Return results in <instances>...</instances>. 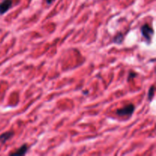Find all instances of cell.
<instances>
[{
	"instance_id": "5",
	"label": "cell",
	"mask_w": 156,
	"mask_h": 156,
	"mask_svg": "<svg viewBox=\"0 0 156 156\" xmlns=\"http://www.w3.org/2000/svg\"><path fill=\"white\" fill-rule=\"evenodd\" d=\"M27 152V145H23L22 146L19 148L17 151H15L13 153H11L12 155H23L24 154H26V152Z\"/></svg>"
},
{
	"instance_id": "1",
	"label": "cell",
	"mask_w": 156,
	"mask_h": 156,
	"mask_svg": "<svg viewBox=\"0 0 156 156\" xmlns=\"http://www.w3.org/2000/svg\"><path fill=\"white\" fill-rule=\"evenodd\" d=\"M134 111H135V106L133 104H129V105H126L124 108L118 109L116 111V114L119 116H131L133 114Z\"/></svg>"
},
{
	"instance_id": "6",
	"label": "cell",
	"mask_w": 156,
	"mask_h": 156,
	"mask_svg": "<svg viewBox=\"0 0 156 156\" xmlns=\"http://www.w3.org/2000/svg\"><path fill=\"white\" fill-rule=\"evenodd\" d=\"M123 41V34L122 33H119L114 37V41H114L115 44H122Z\"/></svg>"
},
{
	"instance_id": "9",
	"label": "cell",
	"mask_w": 156,
	"mask_h": 156,
	"mask_svg": "<svg viewBox=\"0 0 156 156\" xmlns=\"http://www.w3.org/2000/svg\"><path fill=\"white\" fill-rule=\"evenodd\" d=\"M54 1L55 0H46V2H47V5H51Z\"/></svg>"
},
{
	"instance_id": "7",
	"label": "cell",
	"mask_w": 156,
	"mask_h": 156,
	"mask_svg": "<svg viewBox=\"0 0 156 156\" xmlns=\"http://www.w3.org/2000/svg\"><path fill=\"white\" fill-rule=\"evenodd\" d=\"M154 94H155V87L154 85H152L149 90V93H148V98L149 101H151L152 99V98L154 97Z\"/></svg>"
},
{
	"instance_id": "2",
	"label": "cell",
	"mask_w": 156,
	"mask_h": 156,
	"mask_svg": "<svg viewBox=\"0 0 156 156\" xmlns=\"http://www.w3.org/2000/svg\"><path fill=\"white\" fill-rule=\"evenodd\" d=\"M141 33L142 35L144 37L145 39L147 41H151L152 40V37L153 36L154 34V30L149 24H143L141 27Z\"/></svg>"
},
{
	"instance_id": "8",
	"label": "cell",
	"mask_w": 156,
	"mask_h": 156,
	"mask_svg": "<svg viewBox=\"0 0 156 156\" xmlns=\"http://www.w3.org/2000/svg\"><path fill=\"white\" fill-rule=\"evenodd\" d=\"M136 76H137L136 73H135L134 72H133V71L130 72L129 74V78H128V80H129L130 79H133V78Z\"/></svg>"
},
{
	"instance_id": "4",
	"label": "cell",
	"mask_w": 156,
	"mask_h": 156,
	"mask_svg": "<svg viewBox=\"0 0 156 156\" xmlns=\"http://www.w3.org/2000/svg\"><path fill=\"white\" fill-rule=\"evenodd\" d=\"M13 136H14L13 132H10V131H9V132L4 133H2L1 136H0V142H1L2 143H5L6 142H7L8 140H10Z\"/></svg>"
},
{
	"instance_id": "3",
	"label": "cell",
	"mask_w": 156,
	"mask_h": 156,
	"mask_svg": "<svg viewBox=\"0 0 156 156\" xmlns=\"http://www.w3.org/2000/svg\"><path fill=\"white\" fill-rule=\"evenodd\" d=\"M12 5V0H3L0 3V15L6 13Z\"/></svg>"
}]
</instances>
